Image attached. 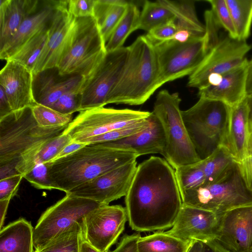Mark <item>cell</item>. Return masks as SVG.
<instances>
[{
	"mask_svg": "<svg viewBox=\"0 0 252 252\" xmlns=\"http://www.w3.org/2000/svg\"><path fill=\"white\" fill-rule=\"evenodd\" d=\"M125 204L132 230L140 232L171 228L183 205L175 169L158 157L142 162L125 196Z\"/></svg>",
	"mask_w": 252,
	"mask_h": 252,
	"instance_id": "1",
	"label": "cell"
},
{
	"mask_svg": "<svg viewBox=\"0 0 252 252\" xmlns=\"http://www.w3.org/2000/svg\"><path fill=\"white\" fill-rule=\"evenodd\" d=\"M68 126H40L31 108L0 119V180L17 175L24 177L35 166L36 158L45 145Z\"/></svg>",
	"mask_w": 252,
	"mask_h": 252,
	"instance_id": "2",
	"label": "cell"
},
{
	"mask_svg": "<svg viewBox=\"0 0 252 252\" xmlns=\"http://www.w3.org/2000/svg\"><path fill=\"white\" fill-rule=\"evenodd\" d=\"M134 152L87 145L74 153L46 163L48 175L53 189L67 193L76 187L102 174L136 160Z\"/></svg>",
	"mask_w": 252,
	"mask_h": 252,
	"instance_id": "3",
	"label": "cell"
},
{
	"mask_svg": "<svg viewBox=\"0 0 252 252\" xmlns=\"http://www.w3.org/2000/svg\"><path fill=\"white\" fill-rule=\"evenodd\" d=\"M128 48L123 72L109 95L107 104L141 105L159 88V65L153 44L141 35Z\"/></svg>",
	"mask_w": 252,
	"mask_h": 252,
	"instance_id": "4",
	"label": "cell"
},
{
	"mask_svg": "<svg viewBox=\"0 0 252 252\" xmlns=\"http://www.w3.org/2000/svg\"><path fill=\"white\" fill-rule=\"evenodd\" d=\"M183 203L217 214L252 204V192L234 161L213 182L181 192Z\"/></svg>",
	"mask_w": 252,
	"mask_h": 252,
	"instance_id": "5",
	"label": "cell"
},
{
	"mask_svg": "<svg viewBox=\"0 0 252 252\" xmlns=\"http://www.w3.org/2000/svg\"><path fill=\"white\" fill-rule=\"evenodd\" d=\"M230 107L218 100L199 98L182 111L189 137L201 160L223 145L226 136Z\"/></svg>",
	"mask_w": 252,
	"mask_h": 252,
	"instance_id": "6",
	"label": "cell"
},
{
	"mask_svg": "<svg viewBox=\"0 0 252 252\" xmlns=\"http://www.w3.org/2000/svg\"><path fill=\"white\" fill-rule=\"evenodd\" d=\"M178 93L160 91L156 96L152 112L164 129L165 146L162 155L175 169L202 160L189 137L180 108Z\"/></svg>",
	"mask_w": 252,
	"mask_h": 252,
	"instance_id": "7",
	"label": "cell"
},
{
	"mask_svg": "<svg viewBox=\"0 0 252 252\" xmlns=\"http://www.w3.org/2000/svg\"><path fill=\"white\" fill-rule=\"evenodd\" d=\"M76 19L72 44L57 68L62 77L79 75L87 80L105 58V43L94 17Z\"/></svg>",
	"mask_w": 252,
	"mask_h": 252,
	"instance_id": "8",
	"label": "cell"
},
{
	"mask_svg": "<svg viewBox=\"0 0 252 252\" xmlns=\"http://www.w3.org/2000/svg\"><path fill=\"white\" fill-rule=\"evenodd\" d=\"M159 65L158 86L190 75L213 47L206 32L203 36H192L186 42L172 39L153 44Z\"/></svg>",
	"mask_w": 252,
	"mask_h": 252,
	"instance_id": "9",
	"label": "cell"
},
{
	"mask_svg": "<svg viewBox=\"0 0 252 252\" xmlns=\"http://www.w3.org/2000/svg\"><path fill=\"white\" fill-rule=\"evenodd\" d=\"M100 205L90 199L66 194L41 215L33 228L34 250L40 249L74 224H83L85 217Z\"/></svg>",
	"mask_w": 252,
	"mask_h": 252,
	"instance_id": "10",
	"label": "cell"
},
{
	"mask_svg": "<svg viewBox=\"0 0 252 252\" xmlns=\"http://www.w3.org/2000/svg\"><path fill=\"white\" fill-rule=\"evenodd\" d=\"M149 111L104 107L80 112L63 132L73 141L85 140L132 125L149 117Z\"/></svg>",
	"mask_w": 252,
	"mask_h": 252,
	"instance_id": "11",
	"label": "cell"
},
{
	"mask_svg": "<svg viewBox=\"0 0 252 252\" xmlns=\"http://www.w3.org/2000/svg\"><path fill=\"white\" fill-rule=\"evenodd\" d=\"M251 48L246 41L232 38L228 34L220 37L189 76L188 86L199 89L213 79L241 65Z\"/></svg>",
	"mask_w": 252,
	"mask_h": 252,
	"instance_id": "12",
	"label": "cell"
},
{
	"mask_svg": "<svg viewBox=\"0 0 252 252\" xmlns=\"http://www.w3.org/2000/svg\"><path fill=\"white\" fill-rule=\"evenodd\" d=\"M128 55V47L107 52L94 73L81 90V111L104 107L109 95L118 82Z\"/></svg>",
	"mask_w": 252,
	"mask_h": 252,
	"instance_id": "13",
	"label": "cell"
},
{
	"mask_svg": "<svg viewBox=\"0 0 252 252\" xmlns=\"http://www.w3.org/2000/svg\"><path fill=\"white\" fill-rule=\"evenodd\" d=\"M127 220L126 208L101 205L85 217L82 224L84 239L100 251L109 252L125 229Z\"/></svg>",
	"mask_w": 252,
	"mask_h": 252,
	"instance_id": "14",
	"label": "cell"
},
{
	"mask_svg": "<svg viewBox=\"0 0 252 252\" xmlns=\"http://www.w3.org/2000/svg\"><path fill=\"white\" fill-rule=\"evenodd\" d=\"M137 167L136 160L127 163L80 185L66 194L109 205L126 195Z\"/></svg>",
	"mask_w": 252,
	"mask_h": 252,
	"instance_id": "15",
	"label": "cell"
},
{
	"mask_svg": "<svg viewBox=\"0 0 252 252\" xmlns=\"http://www.w3.org/2000/svg\"><path fill=\"white\" fill-rule=\"evenodd\" d=\"M67 3L68 0H64L53 20L47 43L36 63L33 74L57 68L71 46L76 19L68 12Z\"/></svg>",
	"mask_w": 252,
	"mask_h": 252,
	"instance_id": "16",
	"label": "cell"
},
{
	"mask_svg": "<svg viewBox=\"0 0 252 252\" xmlns=\"http://www.w3.org/2000/svg\"><path fill=\"white\" fill-rule=\"evenodd\" d=\"M222 215L183 204L173 225L165 232L187 242L216 239Z\"/></svg>",
	"mask_w": 252,
	"mask_h": 252,
	"instance_id": "17",
	"label": "cell"
},
{
	"mask_svg": "<svg viewBox=\"0 0 252 252\" xmlns=\"http://www.w3.org/2000/svg\"><path fill=\"white\" fill-rule=\"evenodd\" d=\"M216 239L231 252H251L252 204L238 207L222 214Z\"/></svg>",
	"mask_w": 252,
	"mask_h": 252,
	"instance_id": "18",
	"label": "cell"
},
{
	"mask_svg": "<svg viewBox=\"0 0 252 252\" xmlns=\"http://www.w3.org/2000/svg\"><path fill=\"white\" fill-rule=\"evenodd\" d=\"M33 73L30 69L13 60L0 72V87L4 90L13 112L32 108L37 104L33 94Z\"/></svg>",
	"mask_w": 252,
	"mask_h": 252,
	"instance_id": "19",
	"label": "cell"
},
{
	"mask_svg": "<svg viewBox=\"0 0 252 252\" xmlns=\"http://www.w3.org/2000/svg\"><path fill=\"white\" fill-rule=\"evenodd\" d=\"M247 59L241 65L216 77L198 89L199 98L221 101L230 107L247 96Z\"/></svg>",
	"mask_w": 252,
	"mask_h": 252,
	"instance_id": "20",
	"label": "cell"
},
{
	"mask_svg": "<svg viewBox=\"0 0 252 252\" xmlns=\"http://www.w3.org/2000/svg\"><path fill=\"white\" fill-rule=\"evenodd\" d=\"M64 0H41L37 10L24 20L14 36L0 49V59H10L29 40L50 26Z\"/></svg>",
	"mask_w": 252,
	"mask_h": 252,
	"instance_id": "21",
	"label": "cell"
},
{
	"mask_svg": "<svg viewBox=\"0 0 252 252\" xmlns=\"http://www.w3.org/2000/svg\"><path fill=\"white\" fill-rule=\"evenodd\" d=\"M56 68L46 69L33 74L32 90L37 104L50 107L66 93L81 90L85 79L81 76L63 77Z\"/></svg>",
	"mask_w": 252,
	"mask_h": 252,
	"instance_id": "22",
	"label": "cell"
},
{
	"mask_svg": "<svg viewBox=\"0 0 252 252\" xmlns=\"http://www.w3.org/2000/svg\"><path fill=\"white\" fill-rule=\"evenodd\" d=\"M149 119V126L144 130L117 141L99 144L134 152L139 157L150 154L159 153L162 155L165 146L163 128L152 112Z\"/></svg>",
	"mask_w": 252,
	"mask_h": 252,
	"instance_id": "23",
	"label": "cell"
},
{
	"mask_svg": "<svg viewBox=\"0 0 252 252\" xmlns=\"http://www.w3.org/2000/svg\"><path fill=\"white\" fill-rule=\"evenodd\" d=\"M249 108L246 97L230 107L226 136L223 146L233 159L241 163L247 151Z\"/></svg>",
	"mask_w": 252,
	"mask_h": 252,
	"instance_id": "24",
	"label": "cell"
},
{
	"mask_svg": "<svg viewBox=\"0 0 252 252\" xmlns=\"http://www.w3.org/2000/svg\"><path fill=\"white\" fill-rule=\"evenodd\" d=\"M41 0H0V49L15 34L24 20L38 8Z\"/></svg>",
	"mask_w": 252,
	"mask_h": 252,
	"instance_id": "25",
	"label": "cell"
},
{
	"mask_svg": "<svg viewBox=\"0 0 252 252\" xmlns=\"http://www.w3.org/2000/svg\"><path fill=\"white\" fill-rule=\"evenodd\" d=\"M33 228L21 218L0 230V252H34Z\"/></svg>",
	"mask_w": 252,
	"mask_h": 252,
	"instance_id": "26",
	"label": "cell"
},
{
	"mask_svg": "<svg viewBox=\"0 0 252 252\" xmlns=\"http://www.w3.org/2000/svg\"><path fill=\"white\" fill-rule=\"evenodd\" d=\"M129 3L125 0H95L93 17L105 44L123 17Z\"/></svg>",
	"mask_w": 252,
	"mask_h": 252,
	"instance_id": "27",
	"label": "cell"
},
{
	"mask_svg": "<svg viewBox=\"0 0 252 252\" xmlns=\"http://www.w3.org/2000/svg\"><path fill=\"white\" fill-rule=\"evenodd\" d=\"M159 1L174 14V23L178 30H187L194 37L203 36L205 35V26L200 22L197 17L194 1Z\"/></svg>",
	"mask_w": 252,
	"mask_h": 252,
	"instance_id": "28",
	"label": "cell"
},
{
	"mask_svg": "<svg viewBox=\"0 0 252 252\" xmlns=\"http://www.w3.org/2000/svg\"><path fill=\"white\" fill-rule=\"evenodd\" d=\"M191 242L159 231L141 236L138 241V249L139 252H187Z\"/></svg>",
	"mask_w": 252,
	"mask_h": 252,
	"instance_id": "29",
	"label": "cell"
},
{
	"mask_svg": "<svg viewBox=\"0 0 252 252\" xmlns=\"http://www.w3.org/2000/svg\"><path fill=\"white\" fill-rule=\"evenodd\" d=\"M140 15L136 5L129 2L125 14L105 44L107 52L124 47L127 37L133 32L138 30Z\"/></svg>",
	"mask_w": 252,
	"mask_h": 252,
	"instance_id": "30",
	"label": "cell"
},
{
	"mask_svg": "<svg viewBox=\"0 0 252 252\" xmlns=\"http://www.w3.org/2000/svg\"><path fill=\"white\" fill-rule=\"evenodd\" d=\"M51 25L29 40L9 60L20 63L33 72L36 63L47 43Z\"/></svg>",
	"mask_w": 252,
	"mask_h": 252,
	"instance_id": "31",
	"label": "cell"
},
{
	"mask_svg": "<svg viewBox=\"0 0 252 252\" xmlns=\"http://www.w3.org/2000/svg\"><path fill=\"white\" fill-rule=\"evenodd\" d=\"M237 34V39L246 41L252 25V0H225Z\"/></svg>",
	"mask_w": 252,
	"mask_h": 252,
	"instance_id": "32",
	"label": "cell"
},
{
	"mask_svg": "<svg viewBox=\"0 0 252 252\" xmlns=\"http://www.w3.org/2000/svg\"><path fill=\"white\" fill-rule=\"evenodd\" d=\"M84 240L82 224L76 223L34 252H80Z\"/></svg>",
	"mask_w": 252,
	"mask_h": 252,
	"instance_id": "33",
	"label": "cell"
},
{
	"mask_svg": "<svg viewBox=\"0 0 252 252\" xmlns=\"http://www.w3.org/2000/svg\"><path fill=\"white\" fill-rule=\"evenodd\" d=\"M174 14L159 0H145L140 12L138 29L148 32L158 26L174 21Z\"/></svg>",
	"mask_w": 252,
	"mask_h": 252,
	"instance_id": "34",
	"label": "cell"
},
{
	"mask_svg": "<svg viewBox=\"0 0 252 252\" xmlns=\"http://www.w3.org/2000/svg\"><path fill=\"white\" fill-rule=\"evenodd\" d=\"M234 161L228 151L223 145L219 147L210 156L202 160L205 176V184L216 180Z\"/></svg>",
	"mask_w": 252,
	"mask_h": 252,
	"instance_id": "35",
	"label": "cell"
},
{
	"mask_svg": "<svg viewBox=\"0 0 252 252\" xmlns=\"http://www.w3.org/2000/svg\"><path fill=\"white\" fill-rule=\"evenodd\" d=\"M175 171L180 192L197 188L205 183L202 160L179 167Z\"/></svg>",
	"mask_w": 252,
	"mask_h": 252,
	"instance_id": "36",
	"label": "cell"
},
{
	"mask_svg": "<svg viewBox=\"0 0 252 252\" xmlns=\"http://www.w3.org/2000/svg\"><path fill=\"white\" fill-rule=\"evenodd\" d=\"M149 124L150 121L148 117L124 127L88 138L84 140L82 143L86 145H94L117 141L144 130L149 126Z\"/></svg>",
	"mask_w": 252,
	"mask_h": 252,
	"instance_id": "37",
	"label": "cell"
},
{
	"mask_svg": "<svg viewBox=\"0 0 252 252\" xmlns=\"http://www.w3.org/2000/svg\"><path fill=\"white\" fill-rule=\"evenodd\" d=\"M31 109L37 124L41 127L69 125L73 120L72 115H64L46 106L36 104Z\"/></svg>",
	"mask_w": 252,
	"mask_h": 252,
	"instance_id": "38",
	"label": "cell"
},
{
	"mask_svg": "<svg viewBox=\"0 0 252 252\" xmlns=\"http://www.w3.org/2000/svg\"><path fill=\"white\" fill-rule=\"evenodd\" d=\"M73 141L67 134H61L49 141L37 155L35 165L37 163H46L51 161L67 144Z\"/></svg>",
	"mask_w": 252,
	"mask_h": 252,
	"instance_id": "39",
	"label": "cell"
},
{
	"mask_svg": "<svg viewBox=\"0 0 252 252\" xmlns=\"http://www.w3.org/2000/svg\"><path fill=\"white\" fill-rule=\"evenodd\" d=\"M206 1L210 4L211 10L220 26L228 32L230 37L237 39L235 29L225 0H208Z\"/></svg>",
	"mask_w": 252,
	"mask_h": 252,
	"instance_id": "40",
	"label": "cell"
},
{
	"mask_svg": "<svg viewBox=\"0 0 252 252\" xmlns=\"http://www.w3.org/2000/svg\"><path fill=\"white\" fill-rule=\"evenodd\" d=\"M81 90L66 93L62 95L51 107L64 115H72L81 111Z\"/></svg>",
	"mask_w": 252,
	"mask_h": 252,
	"instance_id": "41",
	"label": "cell"
},
{
	"mask_svg": "<svg viewBox=\"0 0 252 252\" xmlns=\"http://www.w3.org/2000/svg\"><path fill=\"white\" fill-rule=\"evenodd\" d=\"M33 187L37 189H53L48 175L46 163H37L28 173L24 176Z\"/></svg>",
	"mask_w": 252,
	"mask_h": 252,
	"instance_id": "42",
	"label": "cell"
},
{
	"mask_svg": "<svg viewBox=\"0 0 252 252\" xmlns=\"http://www.w3.org/2000/svg\"><path fill=\"white\" fill-rule=\"evenodd\" d=\"M95 0H68L67 10L75 18L94 16Z\"/></svg>",
	"mask_w": 252,
	"mask_h": 252,
	"instance_id": "43",
	"label": "cell"
},
{
	"mask_svg": "<svg viewBox=\"0 0 252 252\" xmlns=\"http://www.w3.org/2000/svg\"><path fill=\"white\" fill-rule=\"evenodd\" d=\"M177 30L176 26L172 21L153 29L145 36L154 44L171 39Z\"/></svg>",
	"mask_w": 252,
	"mask_h": 252,
	"instance_id": "44",
	"label": "cell"
},
{
	"mask_svg": "<svg viewBox=\"0 0 252 252\" xmlns=\"http://www.w3.org/2000/svg\"><path fill=\"white\" fill-rule=\"evenodd\" d=\"M23 176L17 175L0 180V200H11L16 194Z\"/></svg>",
	"mask_w": 252,
	"mask_h": 252,
	"instance_id": "45",
	"label": "cell"
},
{
	"mask_svg": "<svg viewBox=\"0 0 252 252\" xmlns=\"http://www.w3.org/2000/svg\"><path fill=\"white\" fill-rule=\"evenodd\" d=\"M141 237L140 233L126 234L121 238L116 248L110 252H139L138 241Z\"/></svg>",
	"mask_w": 252,
	"mask_h": 252,
	"instance_id": "46",
	"label": "cell"
},
{
	"mask_svg": "<svg viewBox=\"0 0 252 252\" xmlns=\"http://www.w3.org/2000/svg\"><path fill=\"white\" fill-rule=\"evenodd\" d=\"M239 165L244 181L252 192V154L247 152L245 159Z\"/></svg>",
	"mask_w": 252,
	"mask_h": 252,
	"instance_id": "47",
	"label": "cell"
},
{
	"mask_svg": "<svg viewBox=\"0 0 252 252\" xmlns=\"http://www.w3.org/2000/svg\"><path fill=\"white\" fill-rule=\"evenodd\" d=\"M87 145L85 144L72 141L65 146L60 153L50 162H53L64 158Z\"/></svg>",
	"mask_w": 252,
	"mask_h": 252,
	"instance_id": "48",
	"label": "cell"
},
{
	"mask_svg": "<svg viewBox=\"0 0 252 252\" xmlns=\"http://www.w3.org/2000/svg\"><path fill=\"white\" fill-rule=\"evenodd\" d=\"M12 112L5 93L0 87V119L6 117Z\"/></svg>",
	"mask_w": 252,
	"mask_h": 252,
	"instance_id": "49",
	"label": "cell"
},
{
	"mask_svg": "<svg viewBox=\"0 0 252 252\" xmlns=\"http://www.w3.org/2000/svg\"><path fill=\"white\" fill-rule=\"evenodd\" d=\"M204 252H231L217 239L202 242Z\"/></svg>",
	"mask_w": 252,
	"mask_h": 252,
	"instance_id": "50",
	"label": "cell"
},
{
	"mask_svg": "<svg viewBox=\"0 0 252 252\" xmlns=\"http://www.w3.org/2000/svg\"><path fill=\"white\" fill-rule=\"evenodd\" d=\"M192 36L191 33L188 31L179 30L176 32L171 39L183 43L188 41Z\"/></svg>",
	"mask_w": 252,
	"mask_h": 252,
	"instance_id": "51",
	"label": "cell"
},
{
	"mask_svg": "<svg viewBox=\"0 0 252 252\" xmlns=\"http://www.w3.org/2000/svg\"><path fill=\"white\" fill-rule=\"evenodd\" d=\"M246 94L247 96L252 94V58L247 64Z\"/></svg>",
	"mask_w": 252,
	"mask_h": 252,
	"instance_id": "52",
	"label": "cell"
},
{
	"mask_svg": "<svg viewBox=\"0 0 252 252\" xmlns=\"http://www.w3.org/2000/svg\"><path fill=\"white\" fill-rule=\"evenodd\" d=\"M10 200H0V229L2 228Z\"/></svg>",
	"mask_w": 252,
	"mask_h": 252,
	"instance_id": "53",
	"label": "cell"
},
{
	"mask_svg": "<svg viewBox=\"0 0 252 252\" xmlns=\"http://www.w3.org/2000/svg\"><path fill=\"white\" fill-rule=\"evenodd\" d=\"M187 252H204L202 242L198 241H192Z\"/></svg>",
	"mask_w": 252,
	"mask_h": 252,
	"instance_id": "54",
	"label": "cell"
},
{
	"mask_svg": "<svg viewBox=\"0 0 252 252\" xmlns=\"http://www.w3.org/2000/svg\"><path fill=\"white\" fill-rule=\"evenodd\" d=\"M80 252H102L84 240L82 242Z\"/></svg>",
	"mask_w": 252,
	"mask_h": 252,
	"instance_id": "55",
	"label": "cell"
},
{
	"mask_svg": "<svg viewBox=\"0 0 252 252\" xmlns=\"http://www.w3.org/2000/svg\"><path fill=\"white\" fill-rule=\"evenodd\" d=\"M247 152L252 154V119L250 118L248 124Z\"/></svg>",
	"mask_w": 252,
	"mask_h": 252,
	"instance_id": "56",
	"label": "cell"
},
{
	"mask_svg": "<svg viewBox=\"0 0 252 252\" xmlns=\"http://www.w3.org/2000/svg\"><path fill=\"white\" fill-rule=\"evenodd\" d=\"M247 99L249 108V118L252 119V94L247 96Z\"/></svg>",
	"mask_w": 252,
	"mask_h": 252,
	"instance_id": "57",
	"label": "cell"
},
{
	"mask_svg": "<svg viewBox=\"0 0 252 252\" xmlns=\"http://www.w3.org/2000/svg\"><path fill=\"white\" fill-rule=\"evenodd\" d=\"M251 252H252V251H251Z\"/></svg>",
	"mask_w": 252,
	"mask_h": 252,
	"instance_id": "58",
	"label": "cell"
}]
</instances>
